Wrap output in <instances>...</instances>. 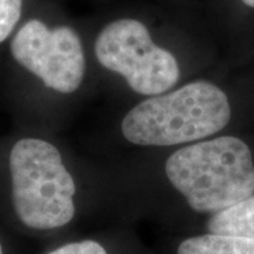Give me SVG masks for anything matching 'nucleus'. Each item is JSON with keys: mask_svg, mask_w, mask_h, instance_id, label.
<instances>
[{"mask_svg": "<svg viewBox=\"0 0 254 254\" xmlns=\"http://www.w3.org/2000/svg\"><path fill=\"white\" fill-rule=\"evenodd\" d=\"M174 188L195 212H220L254 193L252 151L243 140L225 136L177 150L165 163Z\"/></svg>", "mask_w": 254, "mask_h": 254, "instance_id": "nucleus-1", "label": "nucleus"}, {"mask_svg": "<svg viewBox=\"0 0 254 254\" xmlns=\"http://www.w3.org/2000/svg\"><path fill=\"white\" fill-rule=\"evenodd\" d=\"M230 105L215 83L195 81L143 100L127 113L122 133L137 145H175L213 136L227 126Z\"/></svg>", "mask_w": 254, "mask_h": 254, "instance_id": "nucleus-2", "label": "nucleus"}, {"mask_svg": "<svg viewBox=\"0 0 254 254\" xmlns=\"http://www.w3.org/2000/svg\"><path fill=\"white\" fill-rule=\"evenodd\" d=\"M13 206L30 229L65 226L75 215L76 187L58 148L40 138H21L9 158Z\"/></svg>", "mask_w": 254, "mask_h": 254, "instance_id": "nucleus-3", "label": "nucleus"}, {"mask_svg": "<svg viewBox=\"0 0 254 254\" xmlns=\"http://www.w3.org/2000/svg\"><path fill=\"white\" fill-rule=\"evenodd\" d=\"M95 54L103 68L122 75L140 95L165 93L180 79L175 57L155 46L147 27L134 18H120L103 28Z\"/></svg>", "mask_w": 254, "mask_h": 254, "instance_id": "nucleus-4", "label": "nucleus"}, {"mask_svg": "<svg viewBox=\"0 0 254 254\" xmlns=\"http://www.w3.org/2000/svg\"><path fill=\"white\" fill-rule=\"evenodd\" d=\"M11 55L23 68L40 78L47 88L72 93L85 75V54L81 38L71 27L48 28L33 18L11 40Z\"/></svg>", "mask_w": 254, "mask_h": 254, "instance_id": "nucleus-5", "label": "nucleus"}, {"mask_svg": "<svg viewBox=\"0 0 254 254\" xmlns=\"http://www.w3.org/2000/svg\"><path fill=\"white\" fill-rule=\"evenodd\" d=\"M208 230L216 235L254 239V195L230 208L216 212L208 222Z\"/></svg>", "mask_w": 254, "mask_h": 254, "instance_id": "nucleus-6", "label": "nucleus"}, {"mask_svg": "<svg viewBox=\"0 0 254 254\" xmlns=\"http://www.w3.org/2000/svg\"><path fill=\"white\" fill-rule=\"evenodd\" d=\"M178 254H254V239L209 233L184 240Z\"/></svg>", "mask_w": 254, "mask_h": 254, "instance_id": "nucleus-7", "label": "nucleus"}, {"mask_svg": "<svg viewBox=\"0 0 254 254\" xmlns=\"http://www.w3.org/2000/svg\"><path fill=\"white\" fill-rule=\"evenodd\" d=\"M23 0H0V44L10 36L21 16Z\"/></svg>", "mask_w": 254, "mask_h": 254, "instance_id": "nucleus-8", "label": "nucleus"}, {"mask_svg": "<svg viewBox=\"0 0 254 254\" xmlns=\"http://www.w3.org/2000/svg\"><path fill=\"white\" fill-rule=\"evenodd\" d=\"M47 254H108L105 247L93 240H83L64 245Z\"/></svg>", "mask_w": 254, "mask_h": 254, "instance_id": "nucleus-9", "label": "nucleus"}, {"mask_svg": "<svg viewBox=\"0 0 254 254\" xmlns=\"http://www.w3.org/2000/svg\"><path fill=\"white\" fill-rule=\"evenodd\" d=\"M243 3H245L246 6H249V7H253L254 9V0H242Z\"/></svg>", "mask_w": 254, "mask_h": 254, "instance_id": "nucleus-10", "label": "nucleus"}, {"mask_svg": "<svg viewBox=\"0 0 254 254\" xmlns=\"http://www.w3.org/2000/svg\"><path fill=\"white\" fill-rule=\"evenodd\" d=\"M0 254H3V249H1V243H0Z\"/></svg>", "mask_w": 254, "mask_h": 254, "instance_id": "nucleus-11", "label": "nucleus"}]
</instances>
